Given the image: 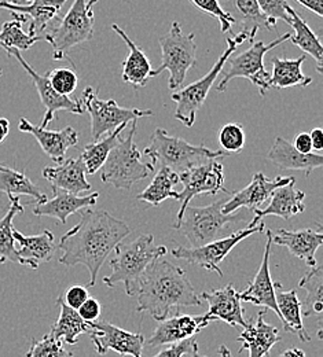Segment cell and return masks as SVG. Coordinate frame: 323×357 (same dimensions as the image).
<instances>
[{
    "instance_id": "cell-1",
    "label": "cell",
    "mask_w": 323,
    "mask_h": 357,
    "mask_svg": "<svg viewBox=\"0 0 323 357\" xmlns=\"http://www.w3.org/2000/svg\"><path fill=\"white\" fill-rule=\"evenodd\" d=\"M130 232L127 224L109 212L87 208L83 211L80 222L59 241L58 248L62 250L59 264L66 267L84 266L90 271L89 286L93 287L107 256Z\"/></svg>"
},
{
    "instance_id": "cell-2",
    "label": "cell",
    "mask_w": 323,
    "mask_h": 357,
    "mask_svg": "<svg viewBox=\"0 0 323 357\" xmlns=\"http://www.w3.org/2000/svg\"><path fill=\"white\" fill-rule=\"evenodd\" d=\"M137 296V312H147L157 321L175 316L181 308L202 305L185 271L163 257L147 267Z\"/></svg>"
},
{
    "instance_id": "cell-3",
    "label": "cell",
    "mask_w": 323,
    "mask_h": 357,
    "mask_svg": "<svg viewBox=\"0 0 323 357\" xmlns=\"http://www.w3.org/2000/svg\"><path fill=\"white\" fill-rule=\"evenodd\" d=\"M165 246H157L151 234L140 235L133 242H120L114 248V257L110 260L112 273L103 278L107 287L123 283L126 293L131 297L138 294L140 280L147 267L167 255Z\"/></svg>"
},
{
    "instance_id": "cell-4",
    "label": "cell",
    "mask_w": 323,
    "mask_h": 357,
    "mask_svg": "<svg viewBox=\"0 0 323 357\" xmlns=\"http://www.w3.org/2000/svg\"><path fill=\"white\" fill-rule=\"evenodd\" d=\"M144 154L151 158L153 167L160 164L161 168H168L178 175L206 161L230 155L223 150L212 151L205 144H190L185 139L171 136L161 128L151 135V142L144 149Z\"/></svg>"
},
{
    "instance_id": "cell-5",
    "label": "cell",
    "mask_w": 323,
    "mask_h": 357,
    "mask_svg": "<svg viewBox=\"0 0 323 357\" xmlns=\"http://www.w3.org/2000/svg\"><path fill=\"white\" fill-rule=\"evenodd\" d=\"M137 121H131L130 132L120 137L102 167V181L112 184L117 190H131L135 183L149 178L154 171L151 164L142 161L138 147L134 143Z\"/></svg>"
},
{
    "instance_id": "cell-6",
    "label": "cell",
    "mask_w": 323,
    "mask_h": 357,
    "mask_svg": "<svg viewBox=\"0 0 323 357\" xmlns=\"http://www.w3.org/2000/svg\"><path fill=\"white\" fill-rule=\"evenodd\" d=\"M229 198H222L208 206H187L175 228L182 231L191 248H200L219 239L229 224L245 222L243 213L225 215L223 206Z\"/></svg>"
},
{
    "instance_id": "cell-7",
    "label": "cell",
    "mask_w": 323,
    "mask_h": 357,
    "mask_svg": "<svg viewBox=\"0 0 323 357\" xmlns=\"http://www.w3.org/2000/svg\"><path fill=\"white\" fill-rule=\"evenodd\" d=\"M93 36V11L87 10V0H75L65 17L55 20L39 38L52 47V58L62 61L70 48L90 42Z\"/></svg>"
},
{
    "instance_id": "cell-8",
    "label": "cell",
    "mask_w": 323,
    "mask_h": 357,
    "mask_svg": "<svg viewBox=\"0 0 323 357\" xmlns=\"http://www.w3.org/2000/svg\"><path fill=\"white\" fill-rule=\"evenodd\" d=\"M194 38V33L185 35L182 25L175 21L170 32L158 39L163 54L161 65L150 72V77H156L167 70L170 73V89L175 92L182 89L187 72L197 63V45Z\"/></svg>"
},
{
    "instance_id": "cell-9",
    "label": "cell",
    "mask_w": 323,
    "mask_h": 357,
    "mask_svg": "<svg viewBox=\"0 0 323 357\" xmlns=\"http://www.w3.org/2000/svg\"><path fill=\"white\" fill-rule=\"evenodd\" d=\"M246 42V36L239 32L234 38L227 39V48L223 51V54L219 56L216 63L212 66V69L200 80L194 82L193 84L187 86L185 89H178L171 95V99L176 103V112L175 119L181 121L185 127H193L195 123L197 112L201 109L204 102L206 100L209 91L213 87V83L219 77V75L223 72V68L226 62L229 61L232 52H235L236 47Z\"/></svg>"
},
{
    "instance_id": "cell-10",
    "label": "cell",
    "mask_w": 323,
    "mask_h": 357,
    "mask_svg": "<svg viewBox=\"0 0 323 357\" xmlns=\"http://www.w3.org/2000/svg\"><path fill=\"white\" fill-rule=\"evenodd\" d=\"M290 35L292 33H285V35L279 36L274 42H271L270 45H264L263 42H253L246 51L241 52L239 55H236L234 58L230 56L227 61L230 63V68H229V70L222 72L223 77L218 86V91L219 92L226 91L231 80L243 77V79H248L253 86H256L259 89L260 95L264 96L267 89H271L270 73L264 68V55L270 50L289 40Z\"/></svg>"
},
{
    "instance_id": "cell-11",
    "label": "cell",
    "mask_w": 323,
    "mask_h": 357,
    "mask_svg": "<svg viewBox=\"0 0 323 357\" xmlns=\"http://www.w3.org/2000/svg\"><path fill=\"white\" fill-rule=\"evenodd\" d=\"M266 229V224L263 222L255 225V227H246L243 229H239L229 236L219 238L213 242H209L200 248H185V246H176L171 250V255L178 260H185L190 264L200 266L209 272H218L219 276H223V271L220 269V264L225 261V259L230 255L231 250L245 238L250 236L252 234H259Z\"/></svg>"
},
{
    "instance_id": "cell-12",
    "label": "cell",
    "mask_w": 323,
    "mask_h": 357,
    "mask_svg": "<svg viewBox=\"0 0 323 357\" xmlns=\"http://www.w3.org/2000/svg\"><path fill=\"white\" fill-rule=\"evenodd\" d=\"M83 107L91 117V136L93 140L100 139L103 135L114 131L117 127L135 121L142 117L153 116L151 110L126 109L117 105L116 100H102L96 96L93 87L83 91Z\"/></svg>"
},
{
    "instance_id": "cell-13",
    "label": "cell",
    "mask_w": 323,
    "mask_h": 357,
    "mask_svg": "<svg viewBox=\"0 0 323 357\" xmlns=\"http://www.w3.org/2000/svg\"><path fill=\"white\" fill-rule=\"evenodd\" d=\"M179 181L183 183V190L179 192L178 201L181 202V209L178 213V222L181 220L186 208L191 202V199L197 195L209 194L215 195L218 192H227L225 188V171L223 165L211 160L201 165H197L183 174L179 175Z\"/></svg>"
},
{
    "instance_id": "cell-14",
    "label": "cell",
    "mask_w": 323,
    "mask_h": 357,
    "mask_svg": "<svg viewBox=\"0 0 323 357\" xmlns=\"http://www.w3.org/2000/svg\"><path fill=\"white\" fill-rule=\"evenodd\" d=\"M90 338L96 354L106 355L113 351L121 356L143 357V347L146 340L142 334L123 330L106 320L90 323Z\"/></svg>"
},
{
    "instance_id": "cell-15",
    "label": "cell",
    "mask_w": 323,
    "mask_h": 357,
    "mask_svg": "<svg viewBox=\"0 0 323 357\" xmlns=\"http://www.w3.org/2000/svg\"><path fill=\"white\" fill-rule=\"evenodd\" d=\"M6 50V52L8 54V56H14L20 65L25 69V72L31 76L32 82L35 83V87L39 92V96H40V100L43 103V106L46 107V113H45V117H43V121H42V128H46L47 126L54 120L55 117V113L57 112H70V113H75V114H82L84 112V107H83V103H82V99L79 100H73L70 99L69 96H63V95H59L57 93L54 89L51 87L48 79L46 76H42L39 75L21 55V52L15 48H10V47H1Z\"/></svg>"
},
{
    "instance_id": "cell-16",
    "label": "cell",
    "mask_w": 323,
    "mask_h": 357,
    "mask_svg": "<svg viewBox=\"0 0 323 357\" xmlns=\"http://www.w3.org/2000/svg\"><path fill=\"white\" fill-rule=\"evenodd\" d=\"M201 300H205L209 305L208 312L204 314L205 321L209 324L212 320H222L231 327L239 326L246 328L249 321L243 317V307L239 298V293L229 284L223 289L204 291L200 296Z\"/></svg>"
},
{
    "instance_id": "cell-17",
    "label": "cell",
    "mask_w": 323,
    "mask_h": 357,
    "mask_svg": "<svg viewBox=\"0 0 323 357\" xmlns=\"http://www.w3.org/2000/svg\"><path fill=\"white\" fill-rule=\"evenodd\" d=\"M293 180L296 178H283V176L269 178H266L262 172H259L253 176L249 185H246L241 191H236L231 195L223 206V213L231 215L241 208H248L253 212L271 198V194L274 190H277L278 187H282L285 184H289Z\"/></svg>"
},
{
    "instance_id": "cell-18",
    "label": "cell",
    "mask_w": 323,
    "mask_h": 357,
    "mask_svg": "<svg viewBox=\"0 0 323 357\" xmlns=\"http://www.w3.org/2000/svg\"><path fill=\"white\" fill-rule=\"evenodd\" d=\"M271 235L273 232L267 231V243L264 248V255L262 260L260 269L257 271L253 282L249 284V287L239 293L241 301L252 303L253 305L263 307L266 310H271L279 317L277 301H276V291L282 284L279 282H273L271 272H270V253H271Z\"/></svg>"
},
{
    "instance_id": "cell-19",
    "label": "cell",
    "mask_w": 323,
    "mask_h": 357,
    "mask_svg": "<svg viewBox=\"0 0 323 357\" xmlns=\"http://www.w3.org/2000/svg\"><path fill=\"white\" fill-rule=\"evenodd\" d=\"M271 242L286 248L290 255L303 260L308 267H315V253L323 243L322 225L318 224L317 229L303 228L297 231H287L282 228L278 229L276 235H271Z\"/></svg>"
},
{
    "instance_id": "cell-20",
    "label": "cell",
    "mask_w": 323,
    "mask_h": 357,
    "mask_svg": "<svg viewBox=\"0 0 323 357\" xmlns=\"http://www.w3.org/2000/svg\"><path fill=\"white\" fill-rule=\"evenodd\" d=\"M18 130L21 132L32 135L46 155L57 164H61L65 160L66 151L79 143V134L72 127H66L61 131H50L47 128H42L40 126H33L22 117L20 119Z\"/></svg>"
},
{
    "instance_id": "cell-21",
    "label": "cell",
    "mask_w": 323,
    "mask_h": 357,
    "mask_svg": "<svg viewBox=\"0 0 323 357\" xmlns=\"http://www.w3.org/2000/svg\"><path fill=\"white\" fill-rule=\"evenodd\" d=\"M206 326L208 323L205 321L204 314L202 316L175 314L172 317H168L160 321L153 335L147 340V345L150 348H157V347L178 344L198 334Z\"/></svg>"
},
{
    "instance_id": "cell-22",
    "label": "cell",
    "mask_w": 323,
    "mask_h": 357,
    "mask_svg": "<svg viewBox=\"0 0 323 357\" xmlns=\"http://www.w3.org/2000/svg\"><path fill=\"white\" fill-rule=\"evenodd\" d=\"M294 183L296 180L274 190L271 198L269 199V206L266 209L253 211L255 216L248 227L257 225L266 216H278L285 220H290L292 218L303 213L306 211V194L301 190H297Z\"/></svg>"
},
{
    "instance_id": "cell-23",
    "label": "cell",
    "mask_w": 323,
    "mask_h": 357,
    "mask_svg": "<svg viewBox=\"0 0 323 357\" xmlns=\"http://www.w3.org/2000/svg\"><path fill=\"white\" fill-rule=\"evenodd\" d=\"M52 191H54V198L47 199L42 204H36L33 208V215L39 218L40 216L54 218L61 224H66V219L69 216L93 206L99 198V192L96 191H93L91 194L84 197L73 195L63 190H52Z\"/></svg>"
},
{
    "instance_id": "cell-24",
    "label": "cell",
    "mask_w": 323,
    "mask_h": 357,
    "mask_svg": "<svg viewBox=\"0 0 323 357\" xmlns=\"http://www.w3.org/2000/svg\"><path fill=\"white\" fill-rule=\"evenodd\" d=\"M234 24L241 26V32L246 40L253 43L259 31H274L276 21H271L262 11L257 0H227L225 10Z\"/></svg>"
},
{
    "instance_id": "cell-25",
    "label": "cell",
    "mask_w": 323,
    "mask_h": 357,
    "mask_svg": "<svg viewBox=\"0 0 323 357\" xmlns=\"http://www.w3.org/2000/svg\"><path fill=\"white\" fill-rule=\"evenodd\" d=\"M42 175L50 181L52 190H63L73 195L91 191V184L87 180V172L80 158H65L55 167H46Z\"/></svg>"
},
{
    "instance_id": "cell-26",
    "label": "cell",
    "mask_w": 323,
    "mask_h": 357,
    "mask_svg": "<svg viewBox=\"0 0 323 357\" xmlns=\"http://www.w3.org/2000/svg\"><path fill=\"white\" fill-rule=\"evenodd\" d=\"M264 314L266 311H260L256 320L253 323L249 321V326L243 328L238 337V341L242 344L239 352L248 349L249 357L270 356L274 345L282 340L277 327L264 320Z\"/></svg>"
},
{
    "instance_id": "cell-27",
    "label": "cell",
    "mask_w": 323,
    "mask_h": 357,
    "mask_svg": "<svg viewBox=\"0 0 323 357\" xmlns=\"http://www.w3.org/2000/svg\"><path fill=\"white\" fill-rule=\"evenodd\" d=\"M66 1L69 0H31L28 6H13L6 0H0V8L28 15L31 20L28 35L36 38L40 36L57 20L62 6Z\"/></svg>"
},
{
    "instance_id": "cell-28",
    "label": "cell",
    "mask_w": 323,
    "mask_h": 357,
    "mask_svg": "<svg viewBox=\"0 0 323 357\" xmlns=\"http://www.w3.org/2000/svg\"><path fill=\"white\" fill-rule=\"evenodd\" d=\"M14 241L18 243V256L22 260V266L38 269L42 263H48L55 253L54 234L51 231H43L39 235L27 236L20 231H13Z\"/></svg>"
},
{
    "instance_id": "cell-29",
    "label": "cell",
    "mask_w": 323,
    "mask_h": 357,
    "mask_svg": "<svg viewBox=\"0 0 323 357\" xmlns=\"http://www.w3.org/2000/svg\"><path fill=\"white\" fill-rule=\"evenodd\" d=\"M267 157L280 169L304 171L307 175L323 165V157L321 154H301L294 149L290 142L280 136L276 137Z\"/></svg>"
},
{
    "instance_id": "cell-30",
    "label": "cell",
    "mask_w": 323,
    "mask_h": 357,
    "mask_svg": "<svg viewBox=\"0 0 323 357\" xmlns=\"http://www.w3.org/2000/svg\"><path fill=\"white\" fill-rule=\"evenodd\" d=\"M112 29L124 40V43L130 48V54H128L127 59L123 62V75H121L123 80L135 89L144 87L147 84V80L150 79V72L153 70L149 58L146 56L143 50L139 45H135L130 39V36L117 24H113Z\"/></svg>"
},
{
    "instance_id": "cell-31",
    "label": "cell",
    "mask_w": 323,
    "mask_h": 357,
    "mask_svg": "<svg viewBox=\"0 0 323 357\" xmlns=\"http://www.w3.org/2000/svg\"><path fill=\"white\" fill-rule=\"evenodd\" d=\"M299 286L307 290V297L301 305V313L306 317L315 316L318 320V337L322 338L323 326V268L315 266L311 268L299 282Z\"/></svg>"
},
{
    "instance_id": "cell-32",
    "label": "cell",
    "mask_w": 323,
    "mask_h": 357,
    "mask_svg": "<svg viewBox=\"0 0 323 357\" xmlns=\"http://www.w3.org/2000/svg\"><path fill=\"white\" fill-rule=\"evenodd\" d=\"M276 301L283 330L287 333H294L301 342H310L311 335L304 328L301 319V303L296 290L276 291Z\"/></svg>"
},
{
    "instance_id": "cell-33",
    "label": "cell",
    "mask_w": 323,
    "mask_h": 357,
    "mask_svg": "<svg viewBox=\"0 0 323 357\" xmlns=\"http://www.w3.org/2000/svg\"><path fill=\"white\" fill-rule=\"evenodd\" d=\"M57 303L61 308V313L58 316V320L52 326L50 334L54 338L65 341L69 345H76L80 335L90 333V323L84 321L76 310L68 307L62 296L58 297Z\"/></svg>"
},
{
    "instance_id": "cell-34",
    "label": "cell",
    "mask_w": 323,
    "mask_h": 357,
    "mask_svg": "<svg viewBox=\"0 0 323 357\" xmlns=\"http://www.w3.org/2000/svg\"><path fill=\"white\" fill-rule=\"evenodd\" d=\"M306 58V55H301L296 59L273 56V73L270 75V86L279 89L294 86H310L313 83V77L306 76L301 70Z\"/></svg>"
},
{
    "instance_id": "cell-35",
    "label": "cell",
    "mask_w": 323,
    "mask_h": 357,
    "mask_svg": "<svg viewBox=\"0 0 323 357\" xmlns=\"http://www.w3.org/2000/svg\"><path fill=\"white\" fill-rule=\"evenodd\" d=\"M0 191L10 198L29 195L33 197L38 204L47 201L46 194L25 175L24 171L13 169L4 164H0Z\"/></svg>"
},
{
    "instance_id": "cell-36",
    "label": "cell",
    "mask_w": 323,
    "mask_h": 357,
    "mask_svg": "<svg viewBox=\"0 0 323 357\" xmlns=\"http://www.w3.org/2000/svg\"><path fill=\"white\" fill-rule=\"evenodd\" d=\"M289 15L292 18L290 25L294 31V33L290 35L289 40L293 45L300 47L306 54L311 55L317 62L318 73H323V47L320 38L314 33L310 25L297 14L294 8H289Z\"/></svg>"
},
{
    "instance_id": "cell-37",
    "label": "cell",
    "mask_w": 323,
    "mask_h": 357,
    "mask_svg": "<svg viewBox=\"0 0 323 357\" xmlns=\"http://www.w3.org/2000/svg\"><path fill=\"white\" fill-rule=\"evenodd\" d=\"M178 183H179L178 174H175L168 168H161L151 180L150 185L137 195V199L144 201L151 206H158L165 199H170V198L178 201L179 192L174 190V187Z\"/></svg>"
},
{
    "instance_id": "cell-38",
    "label": "cell",
    "mask_w": 323,
    "mask_h": 357,
    "mask_svg": "<svg viewBox=\"0 0 323 357\" xmlns=\"http://www.w3.org/2000/svg\"><path fill=\"white\" fill-rule=\"evenodd\" d=\"M127 128V124L117 127L114 131L109 132L107 136L100 137L93 142L91 144H87L80 155V160L84 164L86 172L89 175H95L107 160L110 151L114 149L117 142L121 137V132Z\"/></svg>"
},
{
    "instance_id": "cell-39",
    "label": "cell",
    "mask_w": 323,
    "mask_h": 357,
    "mask_svg": "<svg viewBox=\"0 0 323 357\" xmlns=\"http://www.w3.org/2000/svg\"><path fill=\"white\" fill-rule=\"evenodd\" d=\"M24 206L21 205L20 197L10 198V208L7 213L0 219V264H4L6 261H11L15 264L22 266V260L18 256L15 241L13 236V220L17 215L24 213Z\"/></svg>"
},
{
    "instance_id": "cell-40",
    "label": "cell",
    "mask_w": 323,
    "mask_h": 357,
    "mask_svg": "<svg viewBox=\"0 0 323 357\" xmlns=\"http://www.w3.org/2000/svg\"><path fill=\"white\" fill-rule=\"evenodd\" d=\"M14 20L3 24L0 31V47H10L18 51H27L32 45L40 42V38H32L22 31V24L27 22V17L24 14L11 13Z\"/></svg>"
},
{
    "instance_id": "cell-41",
    "label": "cell",
    "mask_w": 323,
    "mask_h": 357,
    "mask_svg": "<svg viewBox=\"0 0 323 357\" xmlns=\"http://www.w3.org/2000/svg\"><path fill=\"white\" fill-rule=\"evenodd\" d=\"M245 131L239 123H229L223 126L219 132V143L222 146V150L227 154L241 153L245 147Z\"/></svg>"
},
{
    "instance_id": "cell-42",
    "label": "cell",
    "mask_w": 323,
    "mask_h": 357,
    "mask_svg": "<svg viewBox=\"0 0 323 357\" xmlns=\"http://www.w3.org/2000/svg\"><path fill=\"white\" fill-rule=\"evenodd\" d=\"M47 79L51 84V87L54 91L59 95L63 96H69L70 93H73L77 84H79V79L77 75L73 69L69 68H58V69H52L48 75Z\"/></svg>"
},
{
    "instance_id": "cell-43",
    "label": "cell",
    "mask_w": 323,
    "mask_h": 357,
    "mask_svg": "<svg viewBox=\"0 0 323 357\" xmlns=\"http://www.w3.org/2000/svg\"><path fill=\"white\" fill-rule=\"evenodd\" d=\"M29 357H75L72 352L66 351L62 341L46 334L40 341L33 340L29 348Z\"/></svg>"
},
{
    "instance_id": "cell-44",
    "label": "cell",
    "mask_w": 323,
    "mask_h": 357,
    "mask_svg": "<svg viewBox=\"0 0 323 357\" xmlns=\"http://www.w3.org/2000/svg\"><path fill=\"white\" fill-rule=\"evenodd\" d=\"M198 10L202 13L218 18L220 22V29L223 33H227L231 31V25L234 24V20L225 11V8L220 6L219 0H191Z\"/></svg>"
},
{
    "instance_id": "cell-45",
    "label": "cell",
    "mask_w": 323,
    "mask_h": 357,
    "mask_svg": "<svg viewBox=\"0 0 323 357\" xmlns=\"http://www.w3.org/2000/svg\"><path fill=\"white\" fill-rule=\"evenodd\" d=\"M257 3L267 18L276 22L280 20L290 25L292 22V18L289 15L290 6L287 4L286 0H257Z\"/></svg>"
},
{
    "instance_id": "cell-46",
    "label": "cell",
    "mask_w": 323,
    "mask_h": 357,
    "mask_svg": "<svg viewBox=\"0 0 323 357\" xmlns=\"http://www.w3.org/2000/svg\"><path fill=\"white\" fill-rule=\"evenodd\" d=\"M197 354H198V344L194 340L188 338L178 344L170 345L168 348L163 349L158 355L153 357H183L185 355L197 356Z\"/></svg>"
},
{
    "instance_id": "cell-47",
    "label": "cell",
    "mask_w": 323,
    "mask_h": 357,
    "mask_svg": "<svg viewBox=\"0 0 323 357\" xmlns=\"http://www.w3.org/2000/svg\"><path fill=\"white\" fill-rule=\"evenodd\" d=\"M62 298L68 307L77 311L89 298V291L83 286H79V284L72 286L66 290V293H65V296H62Z\"/></svg>"
},
{
    "instance_id": "cell-48",
    "label": "cell",
    "mask_w": 323,
    "mask_h": 357,
    "mask_svg": "<svg viewBox=\"0 0 323 357\" xmlns=\"http://www.w3.org/2000/svg\"><path fill=\"white\" fill-rule=\"evenodd\" d=\"M102 312V308H100V304L98 300L95 298H87L86 303L77 310V313L80 314V317L87 321V323H93L99 319Z\"/></svg>"
},
{
    "instance_id": "cell-49",
    "label": "cell",
    "mask_w": 323,
    "mask_h": 357,
    "mask_svg": "<svg viewBox=\"0 0 323 357\" xmlns=\"http://www.w3.org/2000/svg\"><path fill=\"white\" fill-rule=\"evenodd\" d=\"M294 149L301 153V154H311L313 153V143H311V136L307 132H300L296 136L294 143H293Z\"/></svg>"
},
{
    "instance_id": "cell-50",
    "label": "cell",
    "mask_w": 323,
    "mask_h": 357,
    "mask_svg": "<svg viewBox=\"0 0 323 357\" xmlns=\"http://www.w3.org/2000/svg\"><path fill=\"white\" fill-rule=\"evenodd\" d=\"M301 6L315 13L318 17H323V0H297Z\"/></svg>"
},
{
    "instance_id": "cell-51",
    "label": "cell",
    "mask_w": 323,
    "mask_h": 357,
    "mask_svg": "<svg viewBox=\"0 0 323 357\" xmlns=\"http://www.w3.org/2000/svg\"><path fill=\"white\" fill-rule=\"evenodd\" d=\"M311 136V143H313V150L321 151L323 149V131L322 128H315L310 134Z\"/></svg>"
},
{
    "instance_id": "cell-52",
    "label": "cell",
    "mask_w": 323,
    "mask_h": 357,
    "mask_svg": "<svg viewBox=\"0 0 323 357\" xmlns=\"http://www.w3.org/2000/svg\"><path fill=\"white\" fill-rule=\"evenodd\" d=\"M10 132V123L7 119H0V143L4 142L7 135Z\"/></svg>"
},
{
    "instance_id": "cell-53",
    "label": "cell",
    "mask_w": 323,
    "mask_h": 357,
    "mask_svg": "<svg viewBox=\"0 0 323 357\" xmlns=\"http://www.w3.org/2000/svg\"><path fill=\"white\" fill-rule=\"evenodd\" d=\"M279 357H306L304 351L299 349V348H290L287 351H285Z\"/></svg>"
},
{
    "instance_id": "cell-54",
    "label": "cell",
    "mask_w": 323,
    "mask_h": 357,
    "mask_svg": "<svg viewBox=\"0 0 323 357\" xmlns=\"http://www.w3.org/2000/svg\"><path fill=\"white\" fill-rule=\"evenodd\" d=\"M6 1L13 6H28L31 3V0H6Z\"/></svg>"
},
{
    "instance_id": "cell-55",
    "label": "cell",
    "mask_w": 323,
    "mask_h": 357,
    "mask_svg": "<svg viewBox=\"0 0 323 357\" xmlns=\"http://www.w3.org/2000/svg\"><path fill=\"white\" fill-rule=\"evenodd\" d=\"M219 355H220V357H232L230 351H229V348H227L226 345H222V347L219 348Z\"/></svg>"
},
{
    "instance_id": "cell-56",
    "label": "cell",
    "mask_w": 323,
    "mask_h": 357,
    "mask_svg": "<svg viewBox=\"0 0 323 357\" xmlns=\"http://www.w3.org/2000/svg\"><path fill=\"white\" fill-rule=\"evenodd\" d=\"M96 1H98V0H89V1H87V10H89V11H93V6Z\"/></svg>"
},
{
    "instance_id": "cell-57",
    "label": "cell",
    "mask_w": 323,
    "mask_h": 357,
    "mask_svg": "<svg viewBox=\"0 0 323 357\" xmlns=\"http://www.w3.org/2000/svg\"><path fill=\"white\" fill-rule=\"evenodd\" d=\"M1 75H3V72H1V69H0V77H1Z\"/></svg>"
},
{
    "instance_id": "cell-58",
    "label": "cell",
    "mask_w": 323,
    "mask_h": 357,
    "mask_svg": "<svg viewBox=\"0 0 323 357\" xmlns=\"http://www.w3.org/2000/svg\"><path fill=\"white\" fill-rule=\"evenodd\" d=\"M25 357H29V352H28V354H27V356Z\"/></svg>"
},
{
    "instance_id": "cell-59",
    "label": "cell",
    "mask_w": 323,
    "mask_h": 357,
    "mask_svg": "<svg viewBox=\"0 0 323 357\" xmlns=\"http://www.w3.org/2000/svg\"><path fill=\"white\" fill-rule=\"evenodd\" d=\"M194 357H206V356H194Z\"/></svg>"
}]
</instances>
